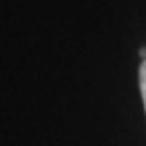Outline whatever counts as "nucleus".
<instances>
[{
	"label": "nucleus",
	"instance_id": "obj_1",
	"mask_svg": "<svg viewBox=\"0 0 146 146\" xmlns=\"http://www.w3.org/2000/svg\"><path fill=\"white\" fill-rule=\"evenodd\" d=\"M140 94H142V102H144V108H146V61L140 63Z\"/></svg>",
	"mask_w": 146,
	"mask_h": 146
},
{
	"label": "nucleus",
	"instance_id": "obj_2",
	"mask_svg": "<svg viewBox=\"0 0 146 146\" xmlns=\"http://www.w3.org/2000/svg\"><path fill=\"white\" fill-rule=\"evenodd\" d=\"M138 55L142 57V61H146V47H140V51H138Z\"/></svg>",
	"mask_w": 146,
	"mask_h": 146
}]
</instances>
